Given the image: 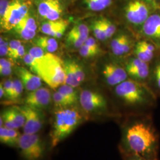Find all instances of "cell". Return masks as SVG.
<instances>
[{"mask_svg":"<svg viewBox=\"0 0 160 160\" xmlns=\"http://www.w3.org/2000/svg\"><path fill=\"white\" fill-rule=\"evenodd\" d=\"M114 92L123 103L132 107L146 108L154 102L153 92L136 80H125L115 87Z\"/></svg>","mask_w":160,"mask_h":160,"instance_id":"3","label":"cell"},{"mask_svg":"<svg viewBox=\"0 0 160 160\" xmlns=\"http://www.w3.org/2000/svg\"><path fill=\"white\" fill-rule=\"evenodd\" d=\"M1 117L4 121V126L8 128L18 129L23 128L25 123L24 116L17 106L4 110Z\"/></svg>","mask_w":160,"mask_h":160,"instance_id":"17","label":"cell"},{"mask_svg":"<svg viewBox=\"0 0 160 160\" xmlns=\"http://www.w3.org/2000/svg\"><path fill=\"white\" fill-rule=\"evenodd\" d=\"M30 53L36 59H39L43 57L46 53L41 48L38 46H33L29 50Z\"/></svg>","mask_w":160,"mask_h":160,"instance_id":"34","label":"cell"},{"mask_svg":"<svg viewBox=\"0 0 160 160\" xmlns=\"http://www.w3.org/2000/svg\"><path fill=\"white\" fill-rule=\"evenodd\" d=\"M134 54L135 55V57L146 62H148L150 61H151L154 57L145 50L143 46L141 45L139 42L135 45L134 49Z\"/></svg>","mask_w":160,"mask_h":160,"instance_id":"27","label":"cell"},{"mask_svg":"<svg viewBox=\"0 0 160 160\" xmlns=\"http://www.w3.org/2000/svg\"><path fill=\"white\" fill-rule=\"evenodd\" d=\"M143 1L148 2L149 4L154 6L156 9H157L159 7V5H158L157 0H143Z\"/></svg>","mask_w":160,"mask_h":160,"instance_id":"45","label":"cell"},{"mask_svg":"<svg viewBox=\"0 0 160 160\" xmlns=\"http://www.w3.org/2000/svg\"><path fill=\"white\" fill-rule=\"evenodd\" d=\"M125 69L129 76L138 81L146 80L148 76V62H144L137 58L130 59L126 64Z\"/></svg>","mask_w":160,"mask_h":160,"instance_id":"16","label":"cell"},{"mask_svg":"<svg viewBox=\"0 0 160 160\" xmlns=\"http://www.w3.org/2000/svg\"><path fill=\"white\" fill-rule=\"evenodd\" d=\"M103 75L109 86L115 87L127 80L128 77L125 69L113 63H106L104 66Z\"/></svg>","mask_w":160,"mask_h":160,"instance_id":"15","label":"cell"},{"mask_svg":"<svg viewBox=\"0 0 160 160\" xmlns=\"http://www.w3.org/2000/svg\"><path fill=\"white\" fill-rule=\"evenodd\" d=\"M17 107L25 118V123L23 127V133L28 134L38 133L44 123V118L41 110L26 104Z\"/></svg>","mask_w":160,"mask_h":160,"instance_id":"9","label":"cell"},{"mask_svg":"<svg viewBox=\"0 0 160 160\" xmlns=\"http://www.w3.org/2000/svg\"><path fill=\"white\" fill-rule=\"evenodd\" d=\"M65 72L66 84L76 88L80 86L85 80V72L80 64L73 59L63 61Z\"/></svg>","mask_w":160,"mask_h":160,"instance_id":"12","label":"cell"},{"mask_svg":"<svg viewBox=\"0 0 160 160\" xmlns=\"http://www.w3.org/2000/svg\"><path fill=\"white\" fill-rule=\"evenodd\" d=\"M33 72L53 89L65 83L63 61L51 53H46L43 57L36 59Z\"/></svg>","mask_w":160,"mask_h":160,"instance_id":"4","label":"cell"},{"mask_svg":"<svg viewBox=\"0 0 160 160\" xmlns=\"http://www.w3.org/2000/svg\"><path fill=\"white\" fill-rule=\"evenodd\" d=\"M9 43L7 39L4 36H1L0 38V55L1 57H5L8 55Z\"/></svg>","mask_w":160,"mask_h":160,"instance_id":"35","label":"cell"},{"mask_svg":"<svg viewBox=\"0 0 160 160\" xmlns=\"http://www.w3.org/2000/svg\"><path fill=\"white\" fill-rule=\"evenodd\" d=\"M24 87L22 82L19 78L13 80V87L12 89V93L9 99L12 100H17L20 97L23 92Z\"/></svg>","mask_w":160,"mask_h":160,"instance_id":"31","label":"cell"},{"mask_svg":"<svg viewBox=\"0 0 160 160\" xmlns=\"http://www.w3.org/2000/svg\"><path fill=\"white\" fill-rule=\"evenodd\" d=\"M99 18L100 20L103 29L107 36V38L109 39L112 38L116 31V26L109 20V18L106 17H101Z\"/></svg>","mask_w":160,"mask_h":160,"instance_id":"29","label":"cell"},{"mask_svg":"<svg viewBox=\"0 0 160 160\" xmlns=\"http://www.w3.org/2000/svg\"><path fill=\"white\" fill-rule=\"evenodd\" d=\"M128 160H158V158L149 159V158H144L135 157V156H129Z\"/></svg>","mask_w":160,"mask_h":160,"instance_id":"44","label":"cell"},{"mask_svg":"<svg viewBox=\"0 0 160 160\" xmlns=\"http://www.w3.org/2000/svg\"><path fill=\"white\" fill-rule=\"evenodd\" d=\"M52 100V94L49 88L40 87L29 92L25 97L24 103L32 108L42 110L49 106Z\"/></svg>","mask_w":160,"mask_h":160,"instance_id":"11","label":"cell"},{"mask_svg":"<svg viewBox=\"0 0 160 160\" xmlns=\"http://www.w3.org/2000/svg\"><path fill=\"white\" fill-rule=\"evenodd\" d=\"M22 45V42L18 40H12L9 42L8 52L7 56L10 58L12 54L17 50V49Z\"/></svg>","mask_w":160,"mask_h":160,"instance_id":"37","label":"cell"},{"mask_svg":"<svg viewBox=\"0 0 160 160\" xmlns=\"http://www.w3.org/2000/svg\"><path fill=\"white\" fill-rule=\"evenodd\" d=\"M33 0H10L6 13L0 18L1 31L12 30L31 10Z\"/></svg>","mask_w":160,"mask_h":160,"instance_id":"5","label":"cell"},{"mask_svg":"<svg viewBox=\"0 0 160 160\" xmlns=\"http://www.w3.org/2000/svg\"><path fill=\"white\" fill-rule=\"evenodd\" d=\"M23 60L25 64L29 67L33 71L36 62V59L28 53L25 54V55L23 58Z\"/></svg>","mask_w":160,"mask_h":160,"instance_id":"38","label":"cell"},{"mask_svg":"<svg viewBox=\"0 0 160 160\" xmlns=\"http://www.w3.org/2000/svg\"><path fill=\"white\" fill-rule=\"evenodd\" d=\"M156 10L154 6L143 0H126L123 6L122 12L128 23L133 26H142Z\"/></svg>","mask_w":160,"mask_h":160,"instance_id":"6","label":"cell"},{"mask_svg":"<svg viewBox=\"0 0 160 160\" xmlns=\"http://www.w3.org/2000/svg\"><path fill=\"white\" fill-rule=\"evenodd\" d=\"M36 46L41 48L46 53H52L57 51L58 48L55 38L49 36H43L37 38L34 41Z\"/></svg>","mask_w":160,"mask_h":160,"instance_id":"22","label":"cell"},{"mask_svg":"<svg viewBox=\"0 0 160 160\" xmlns=\"http://www.w3.org/2000/svg\"><path fill=\"white\" fill-rule=\"evenodd\" d=\"M52 100L55 105L59 109L65 108L72 106L73 105L68 100L63 96V95L57 91L54 92L52 94Z\"/></svg>","mask_w":160,"mask_h":160,"instance_id":"25","label":"cell"},{"mask_svg":"<svg viewBox=\"0 0 160 160\" xmlns=\"http://www.w3.org/2000/svg\"><path fill=\"white\" fill-rule=\"evenodd\" d=\"M132 42L126 34L120 33L115 36L110 43L112 51L116 56L120 57L128 53L131 49Z\"/></svg>","mask_w":160,"mask_h":160,"instance_id":"20","label":"cell"},{"mask_svg":"<svg viewBox=\"0 0 160 160\" xmlns=\"http://www.w3.org/2000/svg\"><path fill=\"white\" fill-rule=\"evenodd\" d=\"M30 12L31 10L12 29L23 40H32L36 34L38 24L36 18Z\"/></svg>","mask_w":160,"mask_h":160,"instance_id":"14","label":"cell"},{"mask_svg":"<svg viewBox=\"0 0 160 160\" xmlns=\"http://www.w3.org/2000/svg\"><path fill=\"white\" fill-rule=\"evenodd\" d=\"M82 120L81 112L72 106L58 109L54 114L50 133L52 148L56 147L68 137Z\"/></svg>","mask_w":160,"mask_h":160,"instance_id":"2","label":"cell"},{"mask_svg":"<svg viewBox=\"0 0 160 160\" xmlns=\"http://www.w3.org/2000/svg\"><path fill=\"white\" fill-rule=\"evenodd\" d=\"M69 24L68 20L60 18L57 20H46L42 24L41 32L54 38H61Z\"/></svg>","mask_w":160,"mask_h":160,"instance_id":"19","label":"cell"},{"mask_svg":"<svg viewBox=\"0 0 160 160\" xmlns=\"http://www.w3.org/2000/svg\"><path fill=\"white\" fill-rule=\"evenodd\" d=\"M155 79L157 88L160 90V63H159L155 68Z\"/></svg>","mask_w":160,"mask_h":160,"instance_id":"42","label":"cell"},{"mask_svg":"<svg viewBox=\"0 0 160 160\" xmlns=\"http://www.w3.org/2000/svg\"><path fill=\"white\" fill-rule=\"evenodd\" d=\"M159 1H160V0H157V2H158V5H159Z\"/></svg>","mask_w":160,"mask_h":160,"instance_id":"47","label":"cell"},{"mask_svg":"<svg viewBox=\"0 0 160 160\" xmlns=\"http://www.w3.org/2000/svg\"><path fill=\"white\" fill-rule=\"evenodd\" d=\"M12 67H7L0 68V73L2 76H8L12 74Z\"/></svg>","mask_w":160,"mask_h":160,"instance_id":"43","label":"cell"},{"mask_svg":"<svg viewBox=\"0 0 160 160\" xmlns=\"http://www.w3.org/2000/svg\"><path fill=\"white\" fill-rule=\"evenodd\" d=\"M69 33L77 35L82 39H87L89 36V29L85 24L80 23L75 25Z\"/></svg>","mask_w":160,"mask_h":160,"instance_id":"28","label":"cell"},{"mask_svg":"<svg viewBox=\"0 0 160 160\" xmlns=\"http://www.w3.org/2000/svg\"><path fill=\"white\" fill-rule=\"evenodd\" d=\"M4 96H5V91L2 86V84L1 82L0 84V97L2 98Z\"/></svg>","mask_w":160,"mask_h":160,"instance_id":"46","label":"cell"},{"mask_svg":"<svg viewBox=\"0 0 160 160\" xmlns=\"http://www.w3.org/2000/svg\"><path fill=\"white\" fill-rule=\"evenodd\" d=\"M123 143L129 156L144 158H158L160 137L152 120L141 118L126 126Z\"/></svg>","mask_w":160,"mask_h":160,"instance_id":"1","label":"cell"},{"mask_svg":"<svg viewBox=\"0 0 160 160\" xmlns=\"http://www.w3.org/2000/svg\"><path fill=\"white\" fill-rule=\"evenodd\" d=\"M38 12L45 20L60 19L63 14V6L59 0H39Z\"/></svg>","mask_w":160,"mask_h":160,"instance_id":"10","label":"cell"},{"mask_svg":"<svg viewBox=\"0 0 160 160\" xmlns=\"http://www.w3.org/2000/svg\"><path fill=\"white\" fill-rule=\"evenodd\" d=\"M92 26L93 33L97 39L100 41H104L108 39L99 18L94 20Z\"/></svg>","mask_w":160,"mask_h":160,"instance_id":"26","label":"cell"},{"mask_svg":"<svg viewBox=\"0 0 160 160\" xmlns=\"http://www.w3.org/2000/svg\"><path fill=\"white\" fill-rule=\"evenodd\" d=\"M141 27L143 36L160 47V13H152Z\"/></svg>","mask_w":160,"mask_h":160,"instance_id":"13","label":"cell"},{"mask_svg":"<svg viewBox=\"0 0 160 160\" xmlns=\"http://www.w3.org/2000/svg\"><path fill=\"white\" fill-rule=\"evenodd\" d=\"M79 102L81 108L88 114H98L106 110L108 103L98 92L84 90L80 92Z\"/></svg>","mask_w":160,"mask_h":160,"instance_id":"8","label":"cell"},{"mask_svg":"<svg viewBox=\"0 0 160 160\" xmlns=\"http://www.w3.org/2000/svg\"><path fill=\"white\" fill-rule=\"evenodd\" d=\"M79 52L81 56L84 58L94 57L98 55L84 44L79 49Z\"/></svg>","mask_w":160,"mask_h":160,"instance_id":"33","label":"cell"},{"mask_svg":"<svg viewBox=\"0 0 160 160\" xmlns=\"http://www.w3.org/2000/svg\"><path fill=\"white\" fill-rule=\"evenodd\" d=\"M14 63L12 62V59H7L5 58H1L0 60V68H7V67H12Z\"/></svg>","mask_w":160,"mask_h":160,"instance_id":"41","label":"cell"},{"mask_svg":"<svg viewBox=\"0 0 160 160\" xmlns=\"http://www.w3.org/2000/svg\"><path fill=\"white\" fill-rule=\"evenodd\" d=\"M84 44L88 46L89 48H90L93 51L95 52L97 54H98L100 51V48L96 42V40L92 37H88L86 39Z\"/></svg>","mask_w":160,"mask_h":160,"instance_id":"32","label":"cell"},{"mask_svg":"<svg viewBox=\"0 0 160 160\" xmlns=\"http://www.w3.org/2000/svg\"><path fill=\"white\" fill-rule=\"evenodd\" d=\"M10 1V0H0V18L4 16Z\"/></svg>","mask_w":160,"mask_h":160,"instance_id":"40","label":"cell"},{"mask_svg":"<svg viewBox=\"0 0 160 160\" xmlns=\"http://www.w3.org/2000/svg\"><path fill=\"white\" fill-rule=\"evenodd\" d=\"M86 40L77 35L68 33L67 36L66 43L69 47L80 49L84 45Z\"/></svg>","mask_w":160,"mask_h":160,"instance_id":"30","label":"cell"},{"mask_svg":"<svg viewBox=\"0 0 160 160\" xmlns=\"http://www.w3.org/2000/svg\"><path fill=\"white\" fill-rule=\"evenodd\" d=\"M2 86L5 91V96L9 98L12 93V89L13 87V80L12 79H7L2 82Z\"/></svg>","mask_w":160,"mask_h":160,"instance_id":"36","label":"cell"},{"mask_svg":"<svg viewBox=\"0 0 160 160\" xmlns=\"http://www.w3.org/2000/svg\"><path fill=\"white\" fill-rule=\"evenodd\" d=\"M17 147L25 160H40L44 155V144L37 133H23L20 138Z\"/></svg>","mask_w":160,"mask_h":160,"instance_id":"7","label":"cell"},{"mask_svg":"<svg viewBox=\"0 0 160 160\" xmlns=\"http://www.w3.org/2000/svg\"><path fill=\"white\" fill-rule=\"evenodd\" d=\"M21 135L17 129L0 127V142L7 146L17 147Z\"/></svg>","mask_w":160,"mask_h":160,"instance_id":"21","label":"cell"},{"mask_svg":"<svg viewBox=\"0 0 160 160\" xmlns=\"http://www.w3.org/2000/svg\"><path fill=\"white\" fill-rule=\"evenodd\" d=\"M58 91L61 92L64 97L67 98L72 105L77 103L80 98L77 92L75 90V88L71 86L64 84L58 88Z\"/></svg>","mask_w":160,"mask_h":160,"instance_id":"24","label":"cell"},{"mask_svg":"<svg viewBox=\"0 0 160 160\" xmlns=\"http://www.w3.org/2000/svg\"><path fill=\"white\" fill-rule=\"evenodd\" d=\"M114 2V0H82V3L87 10L100 12L108 9Z\"/></svg>","mask_w":160,"mask_h":160,"instance_id":"23","label":"cell"},{"mask_svg":"<svg viewBox=\"0 0 160 160\" xmlns=\"http://www.w3.org/2000/svg\"><path fill=\"white\" fill-rule=\"evenodd\" d=\"M15 73L22 82L24 88L29 92L39 88L42 85V80L40 77L34 74L24 67H18L16 68Z\"/></svg>","mask_w":160,"mask_h":160,"instance_id":"18","label":"cell"},{"mask_svg":"<svg viewBox=\"0 0 160 160\" xmlns=\"http://www.w3.org/2000/svg\"><path fill=\"white\" fill-rule=\"evenodd\" d=\"M25 49L24 46L22 45L21 46L17 49L16 51L14 52L12 55V56L10 57V59L12 60H16V59H21L24 57L25 55Z\"/></svg>","mask_w":160,"mask_h":160,"instance_id":"39","label":"cell"}]
</instances>
